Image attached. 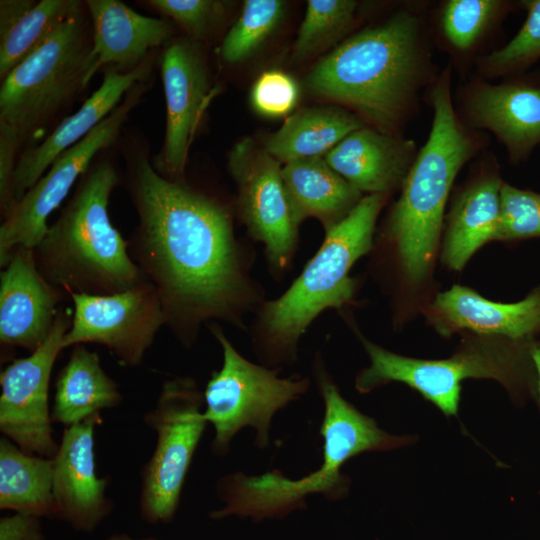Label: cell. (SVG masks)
Masks as SVG:
<instances>
[{
    "instance_id": "6da1fadb",
    "label": "cell",
    "mask_w": 540,
    "mask_h": 540,
    "mask_svg": "<svg viewBox=\"0 0 540 540\" xmlns=\"http://www.w3.org/2000/svg\"><path fill=\"white\" fill-rule=\"evenodd\" d=\"M138 224L129 253L153 284L167 326L185 348L203 325L245 329V317L265 301L251 276L253 256L236 237L230 210L182 180L139 159L129 178Z\"/></svg>"
},
{
    "instance_id": "7a4b0ae2",
    "label": "cell",
    "mask_w": 540,
    "mask_h": 540,
    "mask_svg": "<svg viewBox=\"0 0 540 540\" xmlns=\"http://www.w3.org/2000/svg\"><path fill=\"white\" fill-rule=\"evenodd\" d=\"M426 21L415 5L344 40L305 79L308 91L348 107L383 133L400 135L436 72Z\"/></svg>"
},
{
    "instance_id": "3957f363",
    "label": "cell",
    "mask_w": 540,
    "mask_h": 540,
    "mask_svg": "<svg viewBox=\"0 0 540 540\" xmlns=\"http://www.w3.org/2000/svg\"><path fill=\"white\" fill-rule=\"evenodd\" d=\"M313 376L324 402L320 427L323 462L318 470L300 479L285 477L272 470L259 476L242 472L219 479L216 489L224 507L210 513L214 520L230 515L252 520L283 518L305 507V498L321 494L329 500L344 498L350 478L341 472L352 457L368 451H388L412 444L413 436H397L380 429L376 421L361 413L341 395L318 353L312 365Z\"/></svg>"
},
{
    "instance_id": "277c9868",
    "label": "cell",
    "mask_w": 540,
    "mask_h": 540,
    "mask_svg": "<svg viewBox=\"0 0 540 540\" xmlns=\"http://www.w3.org/2000/svg\"><path fill=\"white\" fill-rule=\"evenodd\" d=\"M451 75L449 64L431 86V129L401 186L385 231L400 272L411 285L430 273L457 174L486 145V136L467 126L455 111Z\"/></svg>"
},
{
    "instance_id": "5b68a950",
    "label": "cell",
    "mask_w": 540,
    "mask_h": 540,
    "mask_svg": "<svg viewBox=\"0 0 540 540\" xmlns=\"http://www.w3.org/2000/svg\"><path fill=\"white\" fill-rule=\"evenodd\" d=\"M386 194L363 196L324 240L292 284L277 298L264 301L251 325L253 349L265 365L281 368L297 360L298 344L324 311H341L354 298L355 262L373 247L376 221Z\"/></svg>"
},
{
    "instance_id": "8992f818",
    "label": "cell",
    "mask_w": 540,
    "mask_h": 540,
    "mask_svg": "<svg viewBox=\"0 0 540 540\" xmlns=\"http://www.w3.org/2000/svg\"><path fill=\"white\" fill-rule=\"evenodd\" d=\"M118 181L109 162L90 167L33 249L40 273L67 295H110L146 280L109 216Z\"/></svg>"
},
{
    "instance_id": "52a82bcc",
    "label": "cell",
    "mask_w": 540,
    "mask_h": 540,
    "mask_svg": "<svg viewBox=\"0 0 540 540\" xmlns=\"http://www.w3.org/2000/svg\"><path fill=\"white\" fill-rule=\"evenodd\" d=\"M370 364L356 376L355 388L367 394L392 382L403 383L435 405L445 416H457L461 383L468 378L493 379L518 404L533 397L535 372L530 356L533 341L467 334L446 359L402 356L360 336Z\"/></svg>"
},
{
    "instance_id": "ba28073f",
    "label": "cell",
    "mask_w": 540,
    "mask_h": 540,
    "mask_svg": "<svg viewBox=\"0 0 540 540\" xmlns=\"http://www.w3.org/2000/svg\"><path fill=\"white\" fill-rule=\"evenodd\" d=\"M91 49L92 37L79 11L2 80L0 124L20 141L43 128L86 87Z\"/></svg>"
},
{
    "instance_id": "9c48e42d",
    "label": "cell",
    "mask_w": 540,
    "mask_h": 540,
    "mask_svg": "<svg viewBox=\"0 0 540 540\" xmlns=\"http://www.w3.org/2000/svg\"><path fill=\"white\" fill-rule=\"evenodd\" d=\"M208 329L223 352L221 369L212 372L203 391V415L215 430L212 452L225 456L234 436L246 426L256 430L255 445L265 448L273 416L304 395L310 379L301 375L281 378V368H268L244 358L218 323L209 324Z\"/></svg>"
},
{
    "instance_id": "30bf717a",
    "label": "cell",
    "mask_w": 540,
    "mask_h": 540,
    "mask_svg": "<svg viewBox=\"0 0 540 540\" xmlns=\"http://www.w3.org/2000/svg\"><path fill=\"white\" fill-rule=\"evenodd\" d=\"M204 393L187 376L162 383L145 424L156 434L154 451L141 472L139 508L142 519L151 524L171 522L194 453L207 421L202 406Z\"/></svg>"
},
{
    "instance_id": "8fae6325",
    "label": "cell",
    "mask_w": 540,
    "mask_h": 540,
    "mask_svg": "<svg viewBox=\"0 0 540 540\" xmlns=\"http://www.w3.org/2000/svg\"><path fill=\"white\" fill-rule=\"evenodd\" d=\"M146 90L136 84L124 100L85 138L60 154L43 176L3 216L0 227V266L16 247L34 249L48 229V218L90 168L94 156L119 135L130 112Z\"/></svg>"
},
{
    "instance_id": "7c38bea8",
    "label": "cell",
    "mask_w": 540,
    "mask_h": 540,
    "mask_svg": "<svg viewBox=\"0 0 540 540\" xmlns=\"http://www.w3.org/2000/svg\"><path fill=\"white\" fill-rule=\"evenodd\" d=\"M227 166L237 213L251 238L264 245L269 270L279 279L290 269L299 239L280 162L246 137L230 150Z\"/></svg>"
},
{
    "instance_id": "4fadbf2b",
    "label": "cell",
    "mask_w": 540,
    "mask_h": 540,
    "mask_svg": "<svg viewBox=\"0 0 540 540\" xmlns=\"http://www.w3.org/2000/svg\"><path fill=\"white\" fill-rule=\"evenodd\" d=\"M69 296L74 309L62 348L99 344L123 367L140 365L166 324L158 293L148 280L115 294Z\"/></svg>"
},
{
    "instance_id": "5bb4252c",
    "label": "cell",
    "mask_w": 540,
    "mask_h": 540,
    "mask_svg": "<svg viewBox=\"0 0 540 540\" xmlns=\"http://www.w3.org/2000/svg\"><path fill=\"white\" fill-rule=\"evenodd\" d=\"M72 315L69 308H60L43 345L14 359L0 374L1 433L23 451L46 458H53L59 447L52 435L49 384Z\"/></svg>"
},
{
    "instance_id": "9a60e30c",
    "label": "cell",
    "mask_w": 540,
    "mask_h": 540,
    "mask_svg": "<svg viewBox=\"0 0 540 540\" xmlns=\"http://www.w3.org/2000/svg\"><path fill=\"white\" fill-rule=\"evenodd\" d=\"M161 77L166 127L155 170L171 180L183 176L190 145L212 95L208 69L193 40L179 39L164 51Z\"/></svg>"
},
{
    "instance_id": "2e32d148",
    "label": "cell",
    "mask_w": 540,
    "mask_h": 540,
    "mask_svg": "<svg viewBox=\"0 0 540 540\" xmlns=\"http://www.w3.org/2000/svg\"><path fill=\"white\" fill-rule=\"evenodd\" d=\"M66 293L51 285L35 263L33 249L16 247L0 273V343L30 353L49 337Z\"/></svg>"
},
{
    "instance_id": "e0dca14e",
    "label": "cell",
    "mask_w": 540,
    "mask_h": 540,
    "mask_svg": "<svg viewBox=\"0 0 540 540\" xmlns=\"http://www.w3.org/2000/svg\"><path fill=\"white\" fill-rule=\"evenodd\" d=\"M461 120L475 130H488L520 162L540 145V87L513 81L492 84L482 78L461 91Z\"/></svg>"
},
{
    "instance_id": "ac0fdd59",
    "label": "cell",
    "mask_w": 540,
    "mask_h": 540,
    "mask_svg": "<svg viewBox=\"0 0 540 540\" xmlns=\"http://www.w3.org/2000/svg\"><path fill=\"white\" fill-rule=\"evenodd\" d=\"M100 414L66 427L53 459V495L57 518L79 531H93L112 511L108 478L96 474L95 427Z\"/></svg>"
},
{
    "instance_id": "d6986e66",
    "label": "cell",
    "mask_w": 540,
    "mask_h": 540,
    "mask_svg": "<svg viewBox=\"0 0 540 540\" xmlns=\"http://www.w3.org/2000/svg\"><path fill=\"white\" fill-rule=\"evenodd\" d=\"M153 57L125 72L109 69L101 86L72 115L65 118L40 144L22 152L13 178L15 202L35 185L54 160L85 138L120 104L122 97L151 72Z\"/></svg>"
},
{
    "instance_id": "ffe728a7",
    "label": "cell",
    "mask_w": 540,
    "mask_h": 540,
    "mask_svg": "<svg viewBox=\"0 0 540 540\" xmlns=\"http://www.w3.org/2000/svg\"><path fill=\"white\" fill-rule=\"evenodd\" d=\"M428 318L445 336L459 331L532 341L540 333V286L515 303L493 302L467 287L454 285L437 294Z\"/></svg>"
},
{
    "instance_id": "44dd1931",
    "label": "cell",
    "mask_w": 540,
    "mask_h": 540,
    "mask_svg": "<svg viewBox=\"0 0 540 540\" xmlns=\"http://www.w3.org/2000/svg\"><path fill=\"white\" fill-rule=\"evenodd\" d=\"M418 151L411 139L364 125L340 141L324 159L362 194L389 195L401 188Z\"/></svg>"
},
{
    "instance_id": "7402d4cb",
    "label": "cell",
    "mask_w": 540,
    "mask_h": 540,
    "mask_svg": "<svg viewBox=\"0 0 540 540\" xmlns=\"http://www.w3.org/2000/svg\"><path fill=\"white\" fill-rule=\"evenodd\" d=\"M86 6L93 26L86 86L106 65L134 69L173 33L168 21L141 15L118 0H88Z\"/></svg>"
},
{
    "instance_id": "603a6c76",
    "label": "cell",
    "mask_w": 540,
    "mask_h": 540,
    "mask_svg": "<svg viewBox=\"0 0 540 540\" xmlns=\"http://www.w3.org/2000/svg\"><path fill=\"white\" fill-rule=\"evenodd\" d=\"M483 164L457 195L447 217L442 260L452 270H461L479 248L497 239L503 181L494 164Z\"/></svg>"
},
{
    "instance_id": "cb8c5ba5",
    "label": "cell",
    "mask_w": 540,
    "mask_h": 540,
    "mask_svg": "<svg viewBox=\"0 0 540 540\" xmlns=\"http://www.w3.org/2000/svg\"><path fill=\"white\" fill-rule=\"evenodd\" d=\"M282 178L295 223L317 219L327 232L361 201L362 193L332 169L324 157L294 160Z\"/></svg>"
},
{
    "instance_id": "d4e9b609",
    "label": "cell",
    "mask_w": 540,
    "mask_h": 540,
    "mask_svg": "<svg viewBox=\"0 0 540 540\" xmlns=\"http://www.w3.org/2000/svg\"><path fill=\"white\" fill-rule=\"evenodd\" d=\"M121 401L118 385L104 371L98 354L83 344L73 346L55 381L53 423L69 427Z\"/></svg>"
},
{
    "instance_id": "484cf974",
    "label": "cell",
    "mask_w": 540,
    "mask_h": 540,
    "mask_svg": "<svg viewBox=\"0 0 540 540\" xmlns=\"http://www.w3.org/2000/svg\"><path fill=\"white\" fill-rule=\"evenodd\" d=\"M364 122L352 111L334 106L304 108L288 117L264 148L279 162L321 157Z\"/></svg>"
},
{
    "instance_id": "4316f807",
    "label": "cell",
    "mask_w": 540,
    "mask_h": 540,
    "mask_svg": "<svg viewBox=\"0 0 540 540\" xmlns=\"http://www.w3.org/2000/svg\"><path fill=\"white\" fill-rule=\"evenodd\" d=\"M0 508L57 518L53 459L27 453L6 437L0 440Z\"/></svg>"
},
{
    "instance_id": "83f0119b",
    "label": "cell",
    "mask_w": 540,
    "mask_h": 540,
    "mask_svg": "<svg viewBox=\"0 0 540 540\" xmlns=\"http://www.w3.org/2000/svg\"><path fill=\"white\" fill-rule=\"evenodd\" d=\"M79 11L80 2L75 0L35 1L16 21L0 29V78L3 80Z\"/></svg>"
},
{
    "instance_id": "f1b7e54d",
    "label": "cell",
    "mask_w": 540,
    "mask_h": 540,
    "mask_svg": "<svg viewBox=\"0 0 540 540\" xmlns=\"http://www.w3.org/2000/svg\"><path fill=\"white\" fill-rule=\"evenodd\" d=\"M512 6L502 0H448L438 13L437 28L448 51L463 57L476 51Z\"/></svg>"
},
{
    "instance_id": "f546056e",
    "label": "cell",
    "mask_w": 540,
    "mask_h": 540,
    "mask_svg": "<svg viewBox=\"0 0 540 540\" xmlns=\"http://www.w3.org/2000/svg\"><path fill=\"white\" fill-rule=\"evenodd\" d=\"M358 3L353 0H309L293 48L303 61L340 39L350 29Z\"/></svg>"
},
{
    "instance_id": "4dcf8cb0",
    "label": "cell",
    "mask_w": 540,
    "mask_h": 540,
    "mask_svg": "<svg viewBox=\"0 0 540 540\" xmlns=\"http://www.w3.org/2000/svg\"><path fill=\"white\" fill-rule=\"evenodd\" d=\"M280 0H247L241 14L223 39L222 59L236 64L252 56L274 33L285 15Z\"/></svg>"
},
{
    "instance_id": "1f68e13d",
    "label": "cell",
    "mask_w": 540,
    "mask_h": 540,
    "mask_svg": "<svg viewBox=\"0 0 540 540\" xmlns=\"http://www.w3.org/2000/svg\"><path fill=\"white\" fill-rule=\"evenodd\" d=\"M527 17L518 33L503 47L479 59L482 79L517 74L540 58V0L524 1Z\"/></svg>"
},
{
    "instance_id": "d6a6232c",
    "label": "cell",
    "mask_w": 540,
    "mask_h": 540,
    "mask_svg": "<svg viewBox=\"0 0 540 540\" xmlns=\"http://www.w3.org/2000/svg\"><path fill=\"white\" fill-rule=\"evenodd\" d=\"M500 199V224L496 240L540 237V193L503 182Z\"/></svg>"
},
{
    "instance_id": "836d02e7",
    "label": "cell",
    "mask_w": 540,
    "mask_h": 540,
    "mask_svg": "<svg viewBox=\"0 0 540 540\" xmlns=\"http://www.w3.org/2000/svg\"><path fill=\"white\" fill-rule=\"evenodd\" d=\"M147 3L171 18L194 40L203 38L225 12V3L215 0H150Z\"/></svg>"
},
{
    "instance_id": "e575fe53",
    "label": "cell",
    "mask_w": 540,
    "mask_h": 540,
    "mask_svg": "<svg viewBox=\"0 0 540 540\" xmlns=\"http://www.w3.org/2000/svg\"><path fill=\"white\" fill-rule=\"evenodd\" d=\"M298 97L297 82L289 74L277 69L260 74L250 93L253 108L267 117L288 114L295 107Z\"/></svg>"
},
{
    "instance_id": "d590c367",
    "label": "cell",
    "mask_w": 540,
    "mask_h": 540,
    "mask_svg": "<svg viewBox=\"0 0 540 540\" xmlns=\"http://www.w3.org/2000/svg\"><path fill=\"white\" fill-rule=\"evenodd\" d=\"M21 141L17 134L0 124V205L4 216L15 203L13 178L16 168V151Z\"/></svg>"
},
{
    "instance_id": "8d00e7d4",
    "label": "cell",
    "mask_w": 540,
    "mask_h": 540,
    "mask_svg": "<svg viewBox=\"0 0 540 540\" xmlns=\"http://www.w3.org/2000/svg\"><path fill=\"white\" fill-rule=\"evenodd\" d=\"M40 517L15 512L0 519V540H46Z\"/></svg>"
},
{
    "instance_id": "74e56055",
    "label": "cell",
    "mask_w": 540,
    "mask_h": 540,
    "mask_svg": "<svg viewBox=\"0 0 540 540\" xmlns=\"http://www.w3.org/2000/svg\"><path fill=\"white\" fill-rule=\"evenodd\" d=\"M530 356L535 372V387L533 397L540 410V341L533 340L530 344Z\"/></svg>"
},
{
    "instance_id": "f35d334b",
    "label": "cell",
    "mask_w": 540,
    "mask_h": 540,
    "mask_svg": "<svg viewBox=\"0 0 540 540\" xmlns=\"http://www.w3.org/2000/svg\"><path fill=\"white\" fill-rule=\"evenodd\" d=\"M107 540H137L124 533H116L111 535ZM139 540H157L155 538H144Z\"/></svg>"
}]
</instances>
